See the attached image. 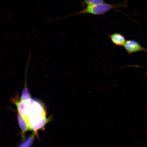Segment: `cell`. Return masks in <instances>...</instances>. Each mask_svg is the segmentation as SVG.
<instances>
[{"label": "cell", "instance_id": "obj_7", "mask_svg": "<svg viewBox=\"0 0 147 147\" xmlns=\"http://www.w3.org/2000/svg\"><path fill=\"white\" fill-rule=\"evenodd\" d=\"M34 139V135L30 136L19 147H30L32 144Z\"/></svg>", "mask_w": 147, "mask_h": 147}, {"label": "cell", "instance_id": "obj_6", "mask_svg": "<svg viewBox=\"0 0 147 147\" xmlns=\"http://www.w3.org/2000/svg\"><path fill=\"white\" fill-rule=\"evenodd\" d=\"M105 3L104 0H84L82 3V5L100 4Z\"/></svg>", "mask_w": 147, "mask_h": 147}, {"label": "cell", "instance_id": "obj_1", "mask_svg": "<svg viewBox=\"0 0 147 147\" xmlns=\"http://www.w3.org/2000/svg\"><path fill=\"white\" fill-rule=\"evenodd\" d=\"M21 101L18 105L19 115L26 123L29 129L36 131L43 127L48 120L41 105L32 99Z\"/></svg>", "mask_w": 147, "mask_h": 147}, {"label": "cell", "instance_id": "obj_5", "mask_svg": "<svg viewBox=\"0 0 147 147\" xmlns=\"http://www.w3.org/2000/svg\"><path fill=\"white\" fill-rule=\"evenodd\" d=\"M25 84V87L24 88L22 94L21 100L22 101H26L31 99L30 95L27 87L26 84Z\"/></svg>", "mask_w": 147, "mask_h": 147}, {"label": "cell", "instance_id": "obj_3", "mask_svg": "<svg viewBox=\"0 0 147 147\" xmlns=\"http://www.w3.org/2000/svg\"><path fill=\"white\" fill-rule=\"evenodd\" d=\"M123 47L125 50L129 54H131L133 53L145 51L147 52V49L142 47L138 42L134 40H127L124 44Z\"/></svg>", "mask_w": 147, "mask_h": 147}, {"label": "cell", "instance_id": "obj_2", "mask_svg": "<svg viewBox=\"0 0 147 147\" xmlns=\"http://www.w3.org/2000/svg\"><path fill=\"white\" fill-rule=\"evenodd\" d=\"M122 5L108 4L105 3L100 4L88 5L85 8L76 13L70 15L68 16L77 15L78 14H91L94 15H101L105 14L112 9L122 6Z\"/></svg>", "mask_w": 147, "mask_h": 147}, {"label": "cell", "instance_id": "obj_4", "mask_svg": "<svg viewBox=\"0 0 147 147\" xmlns=\"http://www.w3.org/2000/svg\"><path fill=\"white\" fill-rule=\"evenodd\" d=\"M112 43L119 47L123 46L126 40L124 35L119 32H115L108 35Z\"/></svg>", "mask_w": 147, "mask_h": 147}]
</instances>
